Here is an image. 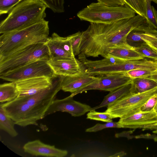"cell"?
I'll use <instances>...</instances> for the list:
<instances>
[{"label":"cell","mask_w":157,"mask_h":157,"mask_svg":"<svg viewBox=\"0 0 157 157\" xmlns=\"http://www.w3.org/2000/svg\"><path fill=\"white\" fill-rule=\"evenodd\" d=\"M146 22L139 14L110 23H90L82 32L80 54L86 57H103L107 49L116 47L132 49L127 40L128 34Z\"/></svg>","instance_id":"cell-1"},{"label":"cell","mask_w":157,"mask_h":157,"mask_svg":"<svg viewBox=\"0 0 157 157\" xmlns=\"http://www.w3.org/2000/svg\"><path fill=\"white\" fill-rule=\"evenodd\" d=\"M63 77L55 75L50 87L32 95L1 103L0 105L16 124L22 127L36 125L39 120L44 118L45 113L61 90Z\"/></svg>","instance_id":"cell-2"},{"label":"cell","mask_w":157,"mask_h":157,"mask_svg":"<svg viewBox=\"0 0 157 157\" xmlns=\"http://www.w3.org/2000/svg\"><path fill=\"white\" fill-rule=\"evenodd\" d=\"M48 21L44 19L29 26L2 34L0 37V58L36 43H46L50 38Z\"/></svg>","instance_id":"cell-3"},{"label":"cell","mask_w":157,"mask_h":157,"mask_svg":"<svg viewBox=\"0 0 157 157\" xmlns=\"http://www.w3.org/2000/svg\"><path fill=\"white\" fill-rule=\"evenodd\" d=\"M46 8L38 0H23L14 6L1 22L0 33L11 32L41 21L46 17Z\"/></svg>","instance_id":"cell-4"},{"label":"cell","mask_w":157,"mask_h":157,"mask_svg":"<svg viewBox=\"0 0 157 157\" xmlns=\"http://www.w3.org/2000/svg\"><path fill=\"white\" fill-rule=\"evenodd\" d=\"M136 12L125 4L121 6H108L100 2L92 3L77 14L82 21L90 23H110L136 15Z\"/></svg>","instance_id":"cell-5"},{"label":"cell","mask_w":157,"mask_h":157,"mask_svg":"<svg viewBox=\"0 0 157 157\" xmlns=\"http://www.w3.org/2000/svg\"><path fill=\"white\" fill-rule=\"evenodd\" d=\"M50 59L45 43H36L21 48L6 57L0 58V75L19 68L34 61Z\"/></svg>","instance_id":"cell-6"},{"label":"cell","mask_w":157,"mask_h":157,"mask_svg":"<svg viewBox=\"0 0 157 157\" xmlns=\"http://www.w3.org/2000/svg\"><path fill=\"white\" fill-rule=\"evenodd\" d=\"M157 93V87L141 93H131L109 104L105 112L112 119L124 117L140 111L142 106L151 97Z\"/></svg>","instance_id":"cell-7"},{"label":"cell","mask_w":157,"mask_h":157,"mask_svg":"<svg viewBox=\"0 0 157 157\" xmlns=\"http://www.w3.org/2000/svg\"><path fill=\"white\" fill-rule=\"evenodd\" d=\"M55 75L48 60L40 59L1 75L0 78L6 81L16 82L37 77L53 78Z\"/></svg>","instance_id":"cell-8"},{"label":"cell","mask_w":157,"mask_h":157,"mask_svg":"<svg viewBox=\"0 0 157 157\" xmlns=\"http://www.w3.org/2000/svg\"><path fill=\"white\" fill-rule=\"evenodd\" d=\"M98 78L91 84L71 94L75 95L88 90H97L111 91L132 81V79L124 73H113L98 76Z\"/></svg>","instance_id":"cell-9"},{"label":"cell","mask_w":157,"mask_h":157,"mask_svg":"<svg viewBox=\"0 0 157 157\" xmlns=\"http://www.w3.org/2000/svg\"><path fill=\"white\" fill-rule=\"evenodd\" d=\"M73 97L70 95L63 99H55L45 113L44 118L58 111L67 112L75 117H79L90 110L91 107L90 105L75 101Z\"/></svg>","instance_id":"cell-10"},{"label":"cell","mask_w":157,"mask_h":157,"mask_svg":"<svg viewBox=\"0 0 157 157\" xmlns=\"http://www.w3.org/2000/svg\"><path fill=\"white\" fill-rule=\"evenodd\" d=\"M54 77H37L15 82L19 93L17 98L32 95L50 87Z\"/></svg>","instance_id":"cell-11"},{"label":"cell","mask_w":157,"mask_h":157,"mask_svg":"<svg viewBox=\"0 0 157 157\" xmlns=\"http://www.w3.org/2000/svg\"><path fill=\"white\" fill-rule=\"evenodd\" d=\"M118 123L122 128L145 129L157 124V112L154 108L148 112L141 111L120 118Z\"/></svg>","instance_id":"cell-12"},{"label":"cell","mask_w":157,"mask_h":157,"mask_svg":"<svg viewBox=\"0 0 157 157\" xmlns=\"http://www.w3.org/2000/svg\"><path fill=\"white\" fill-rule=\"evenodd\" d=\"M48 62L56 75L71 76L86 73V68L83 63L75 58L50 59Z\"/></svg>","instance_id":"cell-13"},{"label":"cell","mask_w":157,"mask_h":157,"mask_svg":"<svg viewBox=\"0 0 157 157\" xmlns=\"http://www.w3.org/2000/svg\"><path fill=\"white\" fill-rule=\"evenodd\" d=\"M45 44L49 50L50 59L75 58L68 36L61 37L54 33Z\"/></svg>","instance_id":"cell-14"},{"label":"cell","mask_w":157,"mask_h":157,"mask_svg":"<svg viewBox=\"0 0 157 157\" xmlns=\"http://www.w3.org/2000/svg\"><path fill=\"white\" fill-rule=\"evenodd\" d=\"M24 151L31 155L48 157H63L68 154L66 150L56 148L42 142L39 140L28 142L23 147Z\"/></svg>","instance_id":"cell-15"},{"label":"cell","mask_w":157,"mask_h":157,"mask_svg":"<svg viewBox=\"0 0 157 157\" xmlns=\"http://www.w3.org/2000/svg\"><path fill=\"white\" fill-rule=\"evenodd\" d=\"M98 76L85 73L74 76H64L61 84V90L72 94L97 80Z\"/></svg>","instance_id":"cell-16"},{"label":"cell","mask_w":157,"mask_h":157,"mask_svg":"<svg viewBox=\"0 0 157 157\" xmlns=\"http://www.w3.org/2000/svg\"><path fill=\"white\" fill-rule=\"evenodd\" d=\"M132 82V81L109 92V93L104 97L100 105L91 108L90 110L107 106L109 104L131 93Z\"/></svg>","instance_id":"cell-17"},{"label":"cell","mask_w":157,"mask_h":157,"mask_svg":"<svg viewBox=\"0 0 157 157\" xmlns=\"http://www.w3.org/2000/svg\"><path fill=\"white\" fill-rule=\"evenodd\" d=\"M135 30L138 32L144 42L157 52V30L149 26L146 22Z\"/></svg>","instance_id":"cell-18"},{"label":"cell","mask_w":157,"mask_h":157,"mask_svg":"<svg viewBox=\"0 0 157 157\" xmlns=\"http://www.w3.org/2000/svg\"><path fill=\"white\" fill-rule=\"evenodd\" d=\"M113 57L123 60H129L143 59L145 58L132 49L116 47L107 50L103 56L105 58Z\"/></svg>","instance_id":"cell-19"},{"label":"cell","mask_w":157,"mask_h":157,"mask_svg":"<svg viewBox=\"0 0 157 157\" xmlns=\"http://www.w3.org/2000/svg\"><path fill=\"white\" fill-rule=\"evenodd\" d=\"M157 87V82L147 78H137L132 80L131 93L144 92Z\"/></svg>","instance_id":"cell-20"},{"label":"cell","mask_w":157,"mask_h":157,"mask_svg":"<svg viewBox=\"0 0 157 157\" xmlns=\"http://www.w3.org/2000/svg\"><path fill=\"white\" fill-rule=\"evenodd\" d=\"M18 94L15 82L0 84V103L9 102L14 100L17 98Z\"/></svg>","instance_id":"cell-21"},{"label":"cell","mask_w":157,"mask_h":157,"mask_svg":"<svg viewBox=\"0 0 157 157\" xmlns=\"http://www.w3.org/2000/svg\"><path fill=\"white\" fill-rule=\"evenodd\" d=\"M15 122L6 113L0 105V128L7 132L12 137L17 136L18 133L14 128Z\"/></svg>","instance_id":"cell-22"},{"label":"cell","mask_w":157,"mask_h":157,"mask_svg":"<svg viewBox=\"0 0 157 157\" xmlns=\"http://www.w3.org/2000/svg\"><path fill=\"white\" fill-rule=\"evenodd\" d=\"M126 4L128 6L136 13L146 17L147 0H124Z\"/></svg>","instance_id":"cell-23"},{"label":"cell","mask_w":157,"mask_h":157,"mask_svg":"<svg viewBox=\"0 0 157 157\" xmlns=\"http://www.w3.org/2000/svg\"><path fill=\"white\" fill-rule=\"evenodd\" d=\"M151 0H147L146 22L151 27L157 30V10L151 6Z\"/></svg>","instance_id":"cell-24"},{"label":"cell","mask_w":157,"mask_h":157,"mask_svg":"<svg viewBox=\"0 0 157 157\" xmlns=\"http://www.w3.org/2000/svg\"><path fill=\"white\" fill-rule=\"evenodd\" d=\"M133 49L144 57L157 61V52L145 43H141L138 47L133 46Z\"/></svg>","instance_id":"cell-25"},{"label":"cell","mask_w":157,"mask_h":157,"mask_svg":"<svg viewBox=\"0 0 157 157\" xmlns=\"http://www.w3.org/2000/svg\"><path fill=\"white\" fill-rule=\"evenodd\" d=\"M43 3L47 8L54 13H62L64 12V0H38Z\"/></svg>","instance_id":"cell-26"},{"label":"cell","mask_w":157,"mask_h":157,"mask_svg":"<svg viewBox=\"0 0 157 157\" xmlns=\"http://www.w3.org/2000/svg\"><path fill=\"white\" fill-rule=\"evenodd\" d=\"M86 118L106 122L113 121V119L110 114L105 111L103 112H98L95 110H90L87 114Z\"/></svg>","instance_id":"cell-27"},{"label":"cell","mask_w":157,"mask_h":157,"mask_svg":"<svg viewBox=\"0 0 157 157\" xmlns=\"http://www.w3.org/2000/svg\"><path fill=\"white\" fill-rule=\"evenodd\" d=\"M82 33L78 31L68 36L72 46L73 54L75 56L80 54V45Z\"/></svg>","instance_id":"cell-28"},{"label":"cell","mask_w":157,"mask_h":157,"mask_svg":"<svg viewBox=\"0 0 157 157\" xmlns=\"http://www.w3.org/2000/svg\"><path fill=\"white\" fill-rule=\"evenodd\" d=\"M156 71L138 69L130 70L124 73L133 79L137 78L146 77L153 74Z\"/></svg>","instance_id":"cell-29"},{"label":"cell","mask_w":157,"mask_h":157,"mask_svg":"<svg viewBox=\"0 0 157 157\" xmlns=\"http://www.w3.org/2000/svg\"><path fill=\"white\" fill-rule=\"evenodd\" d=\"M23 0H0V14L9 13L12 8Z\"/></svg>","instance_id":"cell-30"},{"label":"cell","mask_w":157,"mask_h":157,"mask_svg":"<svg viewBox=\"0 0 157 157\" xmlns=\"http://www.w3.org/2000/svg\"><path fill=\"white\" fill-rule=\"evenodd\" d=\"M108 128H122V127L118 122L111 121L103 124L98 123L94 126L86 129L85 131L88 132H96Z\"/></svg>","instance_id":"cell-31"},{"label":"cell","mask_w":157,"mask_h":157,"mask_svg":"<svg viewBox=\"0 0 157 157\" xmlns=\"http://www.w3.org/2000/svg\"><path fill=\"white\" fill-rule=\"evenodd\" d=\"M157 100V93L150 98L142 106L140 110L142 112H148L153 109Z\"/></svg>","instance_id":"cell-32"},{"label":"cell","mask_w":157,"mask_h":157,"mask_svg":"<svg viewBox=\"0 0 157 157\" xmlns=\"http://www.w3.org/2000/svg\"><path fill=\"white\" fill-rule=\"evenodd\" d=\"M127 40L128 43L130 42H144L139 33L135 29L128 34Z\"/></svg>","instance_id":"cell-33"},{"label":"cell","mask_w":157,"mask_h":157,"mask_svg":"<svg viewBox=\"0 0 157 157\" xmlns=\"http://www.w3.org/2000/svg\"><path fill=\"white\" fill-rule=\"evenodd\" d=\"M98 2L113 6H121L125 4L124 0H97Z\"/></svg>","instance_id":"cell-34"},{"label":"cell","mask_w":157,"mask_h":157,"mask_svg":"<svg viewBox=\"0 0 157 157\" xmlns=\"http://www.w3.org/2000/svg\"><path fill=\"white\" fill-rule=\"evenodd\" d=\"M145 78H149L157 82V70L153 74Z\"/></svg>","instance_id":"cell-35"},{"label":"cell","mask_w":157,"mask_h":157,"mask_svg":"<svg viewBox=\"0 0 157 157\" xmlns=\"http://www.w3.org/2000/svg\"><path fill=\"white\" fill-rule=\"evenodd\" d=\"M148 129L154 130L153 132L155 134H157V124L150 127Z\"/></svg>","instance_id":"cell-36"},{"label":"cell","mask_w":157,"mask_h":157,"mask_svg":"<svg viewBox=\"0 0 157 157\" xmlns=\"http://www.w3.org/2000/svg\"><path fill=\"white\" fill-rule=\"evenodd\" d=\"M126 154L124 152H120L116 153L114 155L110 156H114V157H120L124 156Z\"/></svg>","instance_id":"cell-37"},{"label":"cell","mask_w":157,"mask_h":157,"mask_svg":"<svg viewBox=\"0 0 157 157\" xmlns=\"http://www.w3.org/2000/svg\"><path fill=\"white\" fill-rule=\"evenodd\" d=\"M154 109L155 111L157 112V100L155 105L154 108Z\"/></svg>","instance_id":"cell-38"},{"label":"cell","mask_w":157,"mask_h":157,"mask_svg":"<svg viewBox=\"0 0 157 157\" xmlns=\"http://www.w3.org/2000/svg\"><path fill=\"white\" fill-rule=\"evenodd\" d=\"M151 1H153L157 4V0H151Z\"/></svg>","instance_id":"cell-39"}]
</instances>
